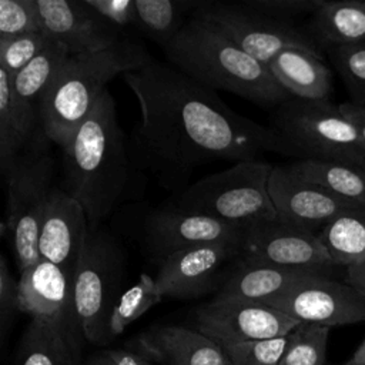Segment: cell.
I'll use <instances>...</instances> for the list:
<instances>
[{"mask_svg":"<svg viewBox=\"0 0 365 365\" xmlns=\"http://www.w3.org/2000/svg\"><path fill=\"white\" fill-rule=\"evenodd\" d=\"M1 174L7 184L1 235H10L21 272L40 259L38 234L56 188L54 161L47 147H33L17 155Z\"/></svg>","mask_w":365,"mask_h":365,"instance_id":"obj_8","label":"cell"},{"mask_svg":"<svg viewBox=\"0 0 365 365\" xmlns=\"http://www.w3.org/2000/svg\"><path fill=\"white\" fill-rule=\"evenodd\" d=\"M17 309H20L19 281L13 278L7 259L4 255H1L0 257V332L1 335L6 332Z\"/></svg>","mask_w":365,"mask_h":365,"instance_id":"obj_37","label":"cell"},{"mask_svg":"<svg viewBox=\"0 0 365 365\" xmlns=\"http://www.w3.org/2000/svg\"><path fill=\"white\" fill-rule=\"evenodd\" d=\"M88 231V220L80 202L61 187H56L38 234L40 258L74 277Z\"/></svg>","mask_w":365,"mask_h":365,"instance_id":"obj_19","label":"cell"},{"mask_svg":"<svg viewBox=\"0 0 365 365\" xmlns=\"http://www.w3.org/2000/svg\"><path fill=\"white\" fill-rule=\"evenodd\" d=\"M362 167H364V168H365V160H364V163H362Z\"/></svg>","mask_w":365,"mask_h":365,"instance_id":"obj_43","label":"cell"},{"mask_svg":"<svg viewBox=\"0 0 365 365\" xmlns=\"http://www.w3.org/2000/svg\"><path fill=\"white\" fill-rule=\"evenodd\" d=\"M344 365H365V339L359 344L352 356Z\"/></svg>","mask_w":365,"mask_h":365,"instance_id":"obj_41","label":"cell"},{"mask_svg":"<svg viewBox=\"0 0 365 365\" xmlns=\"http://www.w3.org/2000/svg\"><path fill=\"white\" fill-rule=\"evenodd\" d=\"M37 30L41 29L36 0H0V40Z\"/></svg>","mask_w":365,"mask_h":365,"instance_id":"obj_34","label":"cell"},{"mask_svg":"<svg viewBox=\"0 0 365 365\" xmlns=\"http://www.w3.org/2000/svg\"><path fill=\"white\" fill-rule=\"evenodd\" d=\"M16 365H78L63 332L53 324L31 318L17 351Z\"/></svg>","mask_w":365,"mask_h":365,"instance_id":"obj_26","label":"cell"},{"mask_svg":"<svg viewBox=\"0 0 365 365\" xmlns=\"http://www.w3.org/2000/svg\"><path fill=\"white\" fill-rule=\"evenodd\" d=\"M328 51L351 100L365 104V40L328 48Z\"/></svg>","mask_w":365,"mask_h":365,"instance_id":"obj_30","label":"cell"},{"mask_svg":"<svg viewBox=\"0 0 365 365\" xmlns=\"http://www.w3.org/2000/svg\"><path fill=\"white\" fill-rule=\"evenodd\" d=\"M279 151L322 163L362 165L365 147L338 104L329 100L288 98L271 117Z\"/></svg>","mask_w":365,"mask_h":365,"instance_id":"obj_5","label":"cell"},{"mask_svg":"<svg viewBox=\"0 0 365 365\" xmlns=\"http://www.w3.org/2000/svg\"><path fill=\"white\" fill-rule=\"evenodd\" d=\"M309 34L328 48L365 40V0H325L312 14Z\"/></svg>","mask_w":365,"mask_h":365,"instance_id":"obj_23","label":"cell"},{"mask_svg":"<svg viewBox=\"0 0 365 365\" xmlns=\"http://www.w3.org/2000/svg\"><path fill=\"white\" fill-rule=\"evenodd\" d=\"M288 335L268 339H254L224 346L232 365H279L288 344Z\"/></svg>","mask_w":365,"mask_h":365,"instance_id":"obj_33","label":"cell"},{"mask_svg":"<svg viewBox=\"0 0 365 365\" xmlns=\"http://www.w3.org/2000/svg\"><path fill=\"white\" fill-rule=\"evenodd\" d=\"M23 151L13 111L11 76L0 68V171L3 173Z\"/></svg>","mask_w":365,"mask_h":365,"instance_id":"obj_31","label":"cell"},{"mask_svg":"<svg viewBox=\"0 0 365 365\" xmlns=\"http://www.w3.org/2000/svg\"><path fill=\"white\" fill-rule=\"evenodd\" d=\"M106 354L115 365H151L148 361L125 349H107Z\"/></svg>","mask_w":365,"mask_h":365,"instance_id":"obj_39","label":"cell"},{"mask_svg":"<svg viewBox=\"0 0 365 365\" xmlns=\"http://www.w3.org/2000/svg\"><path fill=\"white\" fill-rule=\"evenodd\" d=\"M244 234V228L175 205L150 212L143 225L145 251L158 264L168 255L195 245L222 241L242 244Z\"/></svg>","mask_w":365,"mask_h":365,"instance_id":"obj_15","label":"cell"},{"mask_svg":"<svg viewBox=\"0 0 365 365\" xmlns=\"http://www.w3.org/2000/svg\"><path fill=\"white\" fill-rule=\"evenodd\" d=\"M40 29L68 56L98 53L124 40L123 31L97 14L86 0H36Z\"/></svg>","mask_w":365,"mask_h":365,"instance_id":"obj_16","label":"cell"},{"mask_svg":"<svg viewBox=\"0 0 365 365\" xmlns=\"http://www.w3.org/2000/svg\"><path fill=\"white\" fill-rule=\"evenodd\" d=\"M123 78L141 110L131 160L167 190L181 188L205 164H235L279 151L268 125L238 114L214 90L168 63L153 60Z\"/></svg>","mask_w":365,"mask_h":365,"instance_id":"obj_1","label":"cell"},{"mask_svg":"<svg viewBox=\"0 0 365 365\" xmlns=\"http://www.w3.org/2000/svg\"><path fill=\"white\" fill-rule=\"evenodd\" d=\"M127 257L121 244L103 228L88 231L73 277L74 311L84 339L106 344L110 318L121 294Z\"/></svg>","mask_w":365,"mask_h":365,"instance_id":"obj_7","label":"cell"},{"mask_svg":"<svg viewBox=\"0 0 365 365\" xmlns=\"http://www.w3.org/2000/svg\"><path fill=\"white\" fill-rule=\"evenodd\" d=\"M344 117L352 124L358 137L365 147V104H358L352 100L338 104Z\"/></svg>","mask_w":365,"mask_h":365,"instance_id":"obj_38","label":"cell"},{"mask_svg":"<svg viewBox=\"0 0 365 365\" xmlns=\"http://www.w3.org/2000/svg\"><path fill=\"white\" fill-rule=\"evenodd\" d=\"M163 50L168 64L214 91L224 90L265 108L291 98L265 64L195 13Z\"/></svg>","mask_w":365,"mask_h":365,"instance_id":"obj_3","label":"cell"},{"mask_svg":"<svg viewBox=\"0 0 365 365\" xmlns=\"http://www.w3.org/2000/svg\"><path fill=\"white\" fill-rule=\"evenodd\" d=\"M67 57L68 53L50 40L27 67L11 77L13 111L24 151L33 147H47L48 138L41 125V103Z\"/></svg>","mask_w":365,"mask_h":365,"instance_id":"obj_18","label":"cell"},{"mask_svg":"<svg viewBox=\"0 0 365 365\" xmlns=\"http://www.w3.org/2000/svg\"><path fill=\"white\" fill-rule=\"evenodd\" d=\"M318 237L335 267L365 264V211H348L328 222Z\"/></svg>","mask_w":365,"mask_h":365,"instance_id":"obj_25","label":"cell"},{"mask_svg":"<svg viewBox=\"0 0 365 365\" xmlns=\"http://www.w3.org/2000/svg\"><path fill=\"white\" fill-rule=\"evenodd\" d=\"M50 43L43 30L0 40V68L11 77L27 67Z\"/></svg>","mask_w":365,"mask_h":365,"instance_id":"obj_32","label":"cell"},{"mask_svg":"<svg viewBox=\"0 0 365 365\" xmlns=\"http://www.w3.org/2000/svg\"><path fill=\"white\" fill-rule=\"evenodd\" d=\"M345 282L349 284L365 301V264L348 268L345 274Z\"/></svg>","mask_w":365,"mask_h":365,"instance_id":"obj_40","label":"cell"},{"mask_svg":"<svg viewBox=\"0 0 365 365\" xmlns=\"http://www.w3.org/2000/svg\"><path fill=\"white\" fill-rule=\"evenodd\" d=\"M267 68L294 98L328 100L332 91V74L322 57L304 50H284L267 64Z\"/></svg>","mask_w":365,"mask_h":365,"instance_id":"obj_21","label":"cell"},{"mask_svg":"<svg viewBox=\"0 0 365 365\" xmlns=\"http://www.w3.org/2000/svg\"><path fill=\"white\" fill-rule=\"evenodd\" d=\"M137 344L164 365H232L222 346L185 327H153L138 336Z\"/></svg>","mask_w":365,"mask_h":365,"instance_id":"obj_20","label":"cell"},{"mask_svg":"<svg viewBox=\"0 0 365 365\" xmlns=\"http://www.w3.org/2000/svg\"><path fill=\"white\" fill-rule=\"evenodd\" d=\"M86 365H115V364L111 361V358H110V356L106 354V351H104V352H101V354H97V355L91 356V358L87 361Z\"/></svg>","mask_w":365,"mask_h":365,"instance_id":"obj_42","label":"cell"},{"mask_svg":"<svg viewBox=\"0 0 365 365\" xmlns=\"http://www.w3.org/2000/svg\"><path fill=\"white\" fill-rule=\"evenodd\" d=\"M20 311L44 319L66 336L77 364L81 358L83 332L74 311L73 275L61 267L40 258L20 272Z\"/></svg>","mask_w":365,"mask_h":365,"instance_id":"obj_14","label":"cell"},{"mask_svg":"<svg viewBox=\"0 0 365 365\" xmlns=\"http://www.w3.org/2000/svg\"><path fill=\"white\" fill-rule=\"evenodd\" d=\"M197 4L184 0H135L137 27L164 48L187 23L185 13L194 11Z\"/></svg>","mask_w":365,"mask_h":365,"instance_id":"obj_27","label":"cell"},{"mask_svg":"<svg viewBox=\"0 0 365 365\" xmlns=\"http://www.w3.org/2000/svg\"><path fill=\"white\" fill-rule=\"evenodd\" d=\"M264 304L299 322L325 327L351 325L365 321V301L345 281L329 275L309 274Z\"/></svg>","mask_w":365,"mask_h":365,"instance_id":"obj_10","label":"cell"},{"mask_svg":"<svg viewBox=\"0 0 365 365\" xmlns=\"http://www.w3.org/2000/svg\"><path fill=\"white\" fill-rule=\"evenodd\" d=\"M163 299V295L155 287V278L148 274H141L138 281L125 289L115 304L110 318V335L121 334L133 321L153 308Z\"/></svg>","mask_w":365,"mask_h":365,"instance_id":"obj_28","label":"cell"},{"mask_svg":"<svg viewBox=\"0 0 365 365\" xmlns=\"http://www.w3.org/2000/svg\"><path fill=\"white\" fill-rule=\"evenodd\" d=\"M325 0H245L244 3L259 13L278 20H289L302 14H314Z\"/></svg>","mask_w":365,"mask_h":365,"instance_id":"obj_35","label":"cell"},{"mask_svg":"<svg viewBox=\"0 0 365 365\" xmlns=\"http://www.w3.org/2000/svg\"><path fill=\"white\" fill-rule=\"evenodd\" d=\"M241 261L329 275L335 267L317 232L272 220L245 230Z\"/></svg>","mask_w":365,"mask_h":365,"instance_id":"obj_13","label":"cell"},{"mask_svg":"<svg viewBox=\"0 0 365 365\" xmlns=\"http://www.w3.org/2000/svg\"><path fill=\"white\" fill-rule=\"evenodd\" d=\"M272 168L259 160L235 163L188 185L173 205L244 230L277 220L268 191Z\"/></svg>","mask_w":365,"mask_h":365,"instance_id":"obj_6","label":"cell"},{"mask_svg":"<svg viewBox=\"0 0 365 365\" xmlns=\"http://www.w3.org/2000/svg\"><path fill=\"white\" fill-rule=\"evenodd\" d=\"M194 13L217 26L241 50L265 66L288 48L304 50L321 57L318 44L311 34L294 21L269 17L244 1H198Z\"/></svg>","mask_w":365,"mask_h":365,"instance_id":"obj_9","label":"cell"},{"mask_svg":"<svg viewBox=\"0 0 365 365\" xmlns=\"http://www.w3.org/2000/svg\"><path fill=\"white\" fill-rule=\"evenodd\" d=\"M268 191L279 221L317 234L338 215L362 211L324 187L299 177L289 165L272 168Z\"/></svg>","mask_w":365,"mask_h":365,"instance_id":"obj_17","label":"cell"},{"mask_svg":"<svg viewBox=\"0 0 365 365\" xmlns=\"http://www.w3.org/2000/svg\"><path fill=\"white\" fill-rule=\"evenodd\" d=\"M88 6L106 21L124 30L127 26H137L135 0H86Z\"/></svg>","mask_w":365,"mask_h":365,"instance_id":"obj_36","label":"cell"},{"mask_svg":"<svg viewBox=\"0 0 365 365\" xmlns=\"http://www.w3.org/2000/svg\"><path fill=\"white\" fill-rule=\"evenodd\" d=\"M315 272L238 261L217 292V298H238L264 302L298 279Z\"/></svg>","mask_w":365,"mask_h":365,"instance_id":"obj_22","label":"cell"},{"mask_svg":"<svg viewBox=\"0 0 365 365\" xmlns=\"http://www.w3.org/2000/svg\"><path fill=\"white\" fill-rule=\"evenodd\" d=\"M240 258L241 244L231 241L177 251L158 264L155 287L163 298H197L220 289Z\"/></svg>","mask_w":365,"mask_h":365,"instance_id":"obj_11","label":"cell"},{"mask_svg":"<svg viewBox=\"0 0 365 365\" xmlns=\"http://www.w3.org/2000/svg\"><path fill=\"white\" fill-rule=\"evenodd\" d=\"M301 322L258 301L214 298L195 311L197 331L220 346L288 335Z\"/></svg>","mask_w":365,"mask_h":365,"instance_id":"obj_12","label":"cell"},{"mask_svg":"<svg viewBox=\"0 0 365 365\" xmlns=\"http://www.w3.org/2000/svg\"><path fill=\"white\" fill-rule=\"evenodd\" d=\"M289 168L307 181L324 187L365 211V168L362 165L299 160Z\"/></svg>","mask_w":365,"mask_h":365,"instance_id":"obj_24","label":"cell"},{"mask_svg":"<svg viewBox=\"0 0 365 365\" xmlns=\"http://www.w3.org/2000/svg\"><path fill=\"white\" fill-rule=\"evenodd\" d=\"M63 164L61 188L80 202L90 228H100L125 200L134 164L108 90L63 147Z\"/></svg>","mask_w":365,"mask_h":365,"instance_id":"obj_2","label":"cell"},{"mask_svg":"<svg viewBox=\"0 0 365 365\" xmlns=\"http://www.w3.org/2000/svg\"><path fill=\"white\" fill-rule=\"evenodd\" d=\"M329 327L301 322L289 332L279 365H325Z\"/></svg>","mask_w":365,"mask_h":365,"instance_id":"obj_29","label":"cell"},{"mask_svg":"<svg viewBox=\"0 0 365 365\" xmlns=\"http://www.w3.org/2000/svg\"><path fill=\"white\" fill-rule=\"evenodd\" d=\"M150 61L147 50L127 37L104 51L68 56L41 103V125L48 141L63 148L90 115L107 83Z\"/></svg>","mask_w":365,"mask_h":365,"instance_id":"obj_4","label":"cell"}]
</instances>
